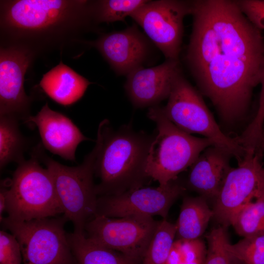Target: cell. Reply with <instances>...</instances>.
Segmentation results:
<instances>
[{
    "instance_id": "1",
    "label": "cell",
    "mask_w": 264,
    "mask_h": 264,
    "mask_svg": "<svg viewBox=\"0 0 264 264\" xmlns=\"http://www.w3.org/2000/svg\"><path fill=\"white\" fill-rule=\"evenodd\" d=\"M192 30L186 61L202 93L221 118L247 111L264 73V37L235 0H192Z\"/></svg>"
},
{
    "instance_id": "2",
    "label": "cell",
    "mask_w": 264,
    "mask_h": 264,
    "mask_svg": "<svg viewBox=\"0 0 264 264\" xmlns=\"http://www.w3.org/2000/svg\"><path fill=\"white\" fill-rule=\"evenodd\" d=\"M93 0H1L0 44L26 48L38 57L79 44L99 31Z\"/></svg>"
},
{
    "instance_id": "3",
    "label": "cell",
    "mask_w": 264,
    "mask_h": 264,
    "mask_svg": "<svg viewBox=\"0 0 264 264\" xmlns=\"http://www.w3.org/2000/svg\"><path fill=\"white\" fill-rule=\"evenodd\" d=\"M154 135L136 131L131 124L115 130L108 119L98 126L94 176L98 197L116 195L144 187L152 180L145 172Z\"/></svg>"
},
{
    "instance_id": "4",
    "label": "cell",
    "mask_w": 264,
    "mask_h": 264,
    "mask_svg": "<svg viewBox=\"0 0 264 264\" xmlns=\"http://www.w3.org/2000/svg\"><path fill=\"white\" fill-rule=\"evenodd\" d=\"M148 117L156 125L147 158L145 172L164 186L178 178L208 147L214 146L205 137L193 136L179 129L164 114L161 106L149 109Z\"/></svg>"
},
{
    "instance_id": "5",
    "label": "cell",
    "mask_w": 264,
    "mask_h": 264,
    "mask_svg": "<svg viewBox=\"0 0 264 264\" xmlns=\"http://www.w3.org/2000/svg\"><path fill=\"white\" fill-rule=\"evenodd\" d=\"M32 153L50 172L64 216L72 222L73 232L84 233L86 224L96 213L98 196L94 182L96 146L85 156L82 164L75 167L54 160L40 145Z\"/></svg>"
},
{
    "instance_id": "6",
    "label": "cell",
    "mask_w": 264,
    "mask_h": 264,
    "mask_svg": "<svg viewBox=\"0 0 264 264\" xmlns=\"http://www.w3.org/2000/svg\"><path fill=\"white\" fill-rule=\"evenodd\" d=\"M32 153L28 160L18 164L9 180H6L7 219L28 221L63 214L49 170L40 165Z\"/></svg>"
},
{
    "instance_id": "7",
    "label": "cell",
    "mask_w": 264,
    "mask_h": 264,
    "mask_svg": "<svg viewBox=\"0 0 264 264\" xmlns=\"http://www.w3.org/2000/svg\"><path fill=\"white\" fill-rule=\"evenodd\" d=\"M167 104L161 107L167 118L183 131L199 134L211 140L214 146L235 157L238 161L246 151L237 138L226 135L220 129L200 93L183 75L175 78Z\"/></svg>"
},
{
    "instance_id": "8",
    "label": "cell",
    "mask_w": 264,
    "mask_h": 264,
    "mask_svg": "<svg viewBox=\"0 0 264 264\" xmlns=\"http://www.w3.org/2000/svg\"><path fill=\"white\" fill-rule=\"evenodd\" d=\"M63 215L18 221L4 217L1 223L18 240L23 264H77Z\"/></svg>"
},
{
    "instance_id": "9",
    "label": "cell",
    "mask_w": 264,
    "mask_h": 264,
    "mask_svg": "<svg viewBox=\"0 0 264 264\" xmlns=\"http://www.w3.org/2000/svg\"><path fill=\"white\" fill-rule=\"evenodd\" d=\"M158 223L153 217L146 216L115 218L97 215L87 223L84 234L103 246L141 262Z\"/></svg>"
},
{
    "instance_id": "10",
    "label": "cell",
    "mask_w": 264,
    "mask_h": 264,
    "mask_svg": "<svg viewBox=\"0 0 264 264\" xmlns=\"http://www.w3.org/2000/svg\"><path fill=\"white\" fill-rule=\"evenodd\" d=\"M192 0H148L131 16L166 60H179L183 20L191 14Z\"/></svg>"
},
{
    "instance_id": "11",
    "label": "cell",
    "mask_w": 264,
    "mask_h": 264,
    "mask_svg": "<svg viewBox=\"0 0 264 264\" xmlns=\"http://www.w3.org/2000/svg\"><path fill=\"white\" fill-rule=\"evenodd\" d=\"M263 156L253 152H246L231 168L215 199L213 219L219 225L227 227L238 212L255 199L264 188Z\"/></svg>"
},
{
    "instance_id": "12",
    "label": "cell",
    "mask_w": 264,
    "mask_h": 264,
    "mask_svg": "<svg viewBox=\"0 0 264 264\" xmlns=\"http://www.w3.org/2000/svg\"><path fill=\"white\" fill-rule=\"evenodd\" d=\"M185 191L177 178L164 186L143 187L119 195L98 197L95 216H159L166 219L173 204Z\"/></svg>"
},
{
    "instance_id": "13",
    "label": "cell",
    "mask_w": 264,
    "mask_h": 264,
    "mask_svg": "<svg viewBox=\"0 0 264 264\" xmlns=\"http://www.w3.org/2000/svg\"><path fill=\"white\" fill-rule=\"evenodd\" d=\"M37 57L23 47L0 45V116L24 121L31 115L33 99L23 84L25 74Z\"/></svg>"
},
{
    "instance_id": "14",
    "label": "cell",
    "mask_w": 264,
    "mask_h": 264,
    "mask_svg": "<svg viewBox=\"0 0 264 264\" xmlns=\"http://www.w3.org/2000/svg\"><path fill=\"white\" fill-rule=\"evenodd\" d=\"M80 44L96 48L117 75L126 76L144 66L154 51L153 43L134 24Z\"/></svg>"
},
{
    "instance_id": "15",
    "label": "cell",
    "mask_w": 264,
    "mask_h": 264,
    "mask_svg": "<svg viewBox=\"0 0 264 264\" xmlns=\"http://www.w3.org/2000/svg\"><path fill=\"white\" fill-rule=\"evenodd\" d=\"M181 71L179 60H166L157 66L141 67L127 76L124 88L135 108H150L168 98L174 80Z\"/></svg>"
},
{
    "instance_id": "16",
    "label": "cell",
    "mask_w": 264,
    "mask_h": 264,
    "mask_svg": "<svg viewBox=\"0 0 264 264\" xmlns=\"http://www.w3.org/2000/svg\"><path fill=\"white\" fill-rule=\"evenodd\" d=\"M23 122L36 126L44 147L66 160L75 162L78 145L89 140L68 117L51 110L47 102Z\"/></svg>"
},
{
    "instance_id": "17",
    "label": "cell",
    "mask_w": 264,
    "mask_h": 264,
    "mask_svg": "<svg viewBox=\"0 0 264 264\" xmlns=\"http://www.w3.org/2000/svg\"><path fill=\"white\" fill-rule=\"evenodd\" d=\"M231 156L214 146L205 149L190 167L188 186L200 196L214 200L231 168Z\"/></svg>"
},
{
    "instance_id": "18",
    "label": "cell",
    "mask_w": 264,
    "mask_h": 264,
    "mask_svg": "<svg viewBox=\"0 0 264 264\" xmlns=\"http://www.w3.org/2000/svg\"><path fill=\"white\" fill-rule=\"evenodd\" d=\"M91 84L61 61L43 75L40 86L53 101L62 105L68 106L80 100Z\"/></svg>"
},
{
    "instance_id": "19",
    "label": "cell",
    "mask_w": 264,
    "mask_h": 264,
    "mask_svg": "<svg viewBox=\"0 0 264 264\" xmlns=\"http://www.w3.org/2000/svg\"><path fill=\"white\" fill-rule=\"evenodd\" d=\"M213 218V210L206 198L200 196L184 198L175 223L177 239L200 238Z\"/></svg>"
},
{
    "instance_id": "20",
    "label": "cell",
    "mask_w": 264,
    "mask_h": 264,
    "mask_svg": "<svg viewBox=\"0 0 264 264\" xmlns=\"http://www.w3.org/2000/svg\"><path fill=\"white\" fill-rule=\"evenodd\" d=\"M72 254L77 264H140L120 252L103 246L84 233L68 234Z\"/></svg>"
},
{
    "instance_id": "21",
    "label": "cell",
    "mask_w": 264,
    "mask_h": 264,
    "mask_svg": "<svg viewBox=\"0 0 264 264\" xmlns=\"http://www.w3.org/2000/svg\"><path fill=\"white\" fill-rule=\"evenodd\" d=\"M19 121L13 116H0V170L11 162L19 164L25 160L28 142L20 130Z\"/></svg>"
},
{
    "instance_id": "22",
    "label": "cell",
    "mask_w": 264,
    "mask_h": 264,
    "mask_svg": "<svg viewBox=\"0 0 264 264\" xmlns=\"http://www.w3.org/2000/svg\"><path fill=\"white\" fill-rule=\"evenodd\" d=\"M231 225L243 238L264 235V188L238 212Z\"/></svg>"
},
{
    "instance_id": "23",
    "label": "cell",
    "mask_w": 264,
    "mask_h": 264,
    "mask_svg": "<svg viewBox=\"0 0 264 264\" xmlns=\"http://www.w3.org/2000/svg\"><path fill=\"white\" fill-rule=\"evenodd\" d=\"M176 224L158 221L154 235L140 264H165L176 236Z\"/></svg>"
},
{
    "instance_id": "24",
    "label": "cell",
    "mask_w": 264,
    "mask_h": 264,
    "mask_svg": "<svg viewBox=\"0 0 264 264\" xmlns=\"http://www.w3.org/2000/svg\"><path fill=\"white\" fill-rule=\"evenodd\" d=\"M147 0H93V14L96 23L125 22Z\"/></svg>"
},
{
    "instance_id": "25",
    "label": "cell",
    "mask_w": 264,
    "mask_h": 264,
    "mask_svg": "<svg viewBox=\"0 0 264 264\" xmlns=\"http://www.w3.org/2000/svg\"><path fill=\"white\" fill-rule=\"evenodd\" d=\"M207 253L203 264H243L226 249L229 242L226 227L219 225L207 235Z\"/></svg>"
},
{
    "instance_id": "26",
    "label": "cell",
    "mask_w": 264,
    "mask_h": 264,
    "mask_svg": "<svg viewBox=\"0 0 264 264\" xmlns=\"http://www.w3.org/2000/svg\"><path fill=\"white\" fill-rule=\"evenodd\" d=\"M227 250L243 264H264V235L243 237Z\"/></svg>"
},
{
    "instance_id": "27",
    "label": "cell",
    "mask_w": 264,
    "mask_h": 264,
    "mask_svg": "<svg viewBox=\"0 0 264 264\" xmlns=\"http://www.w3.org/2000/svg\"><path fill=\"white\" fill-rule=\"evenodd\" d=\"M180 258V264H203L207 253V246L201 239H177L175 241Z\"/></svg>"
},
{
    "instance_id": "28",
    "label": "cell",
    "mask_w": 264,
    "mask_h": 264,
    "mask_svg": "<svg viewBox=\"0 0 264 264\" xmlns=\"http://www.w3.org/2000/svg\"><path fill=\"white\" fill-rule=\"evenodd\" d=\"M22 256L20 244L12 234L0 231V264H21Z\"/></svg>"
},
{
    "instance_id": "29",
    "label": "cell",
    "mask_w": 264,
    "mask_h": 264,
    "mask_svg": "<svg viewBox=\"0 0 264 264\" xmlns=\"http://www.w3.org/2000/svg\"><path fill=\"white\" fill-rule=\"evenodd\" d=\"M247 19L258 29H264V0H235Z\"/></svg>"
},
{
    "instance_id": "30",
    "label": "cell",
    "mask_w": 264,
    "mask_h": 264,
    "mask_svg": "<svg viewBox=\"0 0 264 264\" xmlns=\"http://www.w3.org/2000/svg\"><path fill=\"white\" fill-rule=\"evenodd\" d=\"M260 84L261 89L257 111L245 131L246 134L253 139H258L262 136L264 126V73Z\"/></svg>"
},
{
    "instance_id": "31",
    "label": "cell",
    "mask_w": 264,
    "mask_h": 264,
    "mask_svg": "<svg viewBox=\"0 0 264 264\" xmlns=\"http://www.w3.org/2000/svg\"><path fill=\"white\" fill-rule=\"evenodd\" d=\"M8 186L6 180H3L0 183V221L4 219L3 214L6 213L7 200Z\"/></svg>"
},
{
    "instance_id": "32",
    "label": "cell",
    "mask_w": 264,
    "mask_h": 264,
    "mask_svg": "<svg viewBox=\"0 0 264 264\" xmlns=\"http://www.w3.org/2000/svg\"><path fill=\"white\" fill-rule=\"evenodd\" d=\"M262 147L263 150L264 151V126L263 130Z\"/></svg>"
}]
</instances>
